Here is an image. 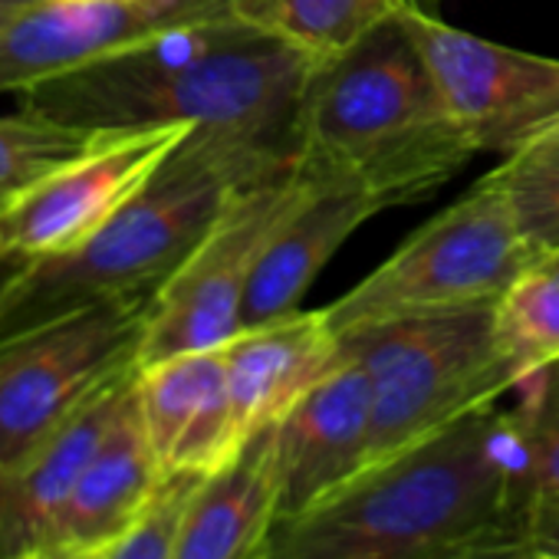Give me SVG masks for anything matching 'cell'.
<instances>
[{"label":"cell","mask_w":559,"mask_h":559,"mask_svg":"<svg viewBox=\"0 0 559 559\" xmlns=\"http://www.w3.org/2000/svg\"><path fill=\"white\" fill-rule=\"evenodd\" d=\"M317 63L234 14L158 34L21 93V109L90 132L191 126L297 155Z\"/></svg>","instance_id":"1"},{"label":"cell","mask_w":559,"mask_h":559,"mask_svg":"<svg viewBox=\"0 0 559 559\" xmlns=\"http://www.w3.org/2000/svg\"><path fill=\"white\" fill-rule=\"evenodd\" d=\"M520 405L490 402L273 530L266 559H425L523 510Z\"/></svg>","instance_id":"2"},{"label":"cell","mask_w":559,"mask_h":559,"mask_svg":"<svg viewBox=\"0 0 559 559\" xmlns=\"http://www.w3.org/2000/svg\"><path fill=\"white\" fill-rule=\"evenodd\" d=\"M297 155L191 129L152 181L80 247L17 263L0 287V346L86 307L158 294L237 188Z\"/></svg>","instance_id":"3"},{"label":"cell","mask_w":559,"mask_h":559,"mask_svg":"<svg viewBox=\"0 0 559 559\" xmlns=\"http://www.w3.org/2000/svg\"><path fill=\"white\" fill-rule=\"evenodd\" d=\"M471 155L399 14L346 57L317 67L307 86L297 162L320 178L356 181L382 207L435 194Z\"/></svg>","instance_id":"4"},{"label":"cell","mask_w":559,"mask_h":559,"mask_svg":"<svg viewBox=\"0 0 559 559\" xmlns=\"http://www.w3.org/2000/svg\"><path fill=\"white\" fill-rule=\"evenodd\" d=\"M340 356L359 362L372 385L366 467L520 385L497 340V300L405 313L340 333Z\"/></svg>","instance_id":"5"},{"label":"cell","mask_w":559,"mask_h":559,"mask_svg":"<svg viewBox=\"0 0 559 559\" xmlns=\"http://www.w3.org/2000/svg\"><path fill=\"white\" fill-rule=\"evenodd\" d=\"M533 260L503 191L484 175L323 313L340 336L405 313L500 300Z\"/></svg>","instance_id":"6"},{"label":"cell","mask_w":559,"mask_h":559,"mask_svg":"<svg viewBox=\"0 0 559 559\" xmlns=\"http://www.w3.org/2000/svg\"><path fill=\"white\" fill-rule=\"evenodd\" d=\"M313 188V171L297 158L234 191L221 217L158 287L139 346V369L221 349L240 333V307L250 273L273 230Z\"/></svg>","instance_id":"7"},{"label":"cell","mask_w":559,"mask_h":559,"mask_svg":"<svg viewBox=\"0 0 559 559\" xmlns=\"http://www.w3.org/2000/svg\"><path fill=\"white\" fill-rule=\"evenodd\" d=\"M152 300H106L0 346V467L50 438L106 382L139 369Z\"/></svg>","instance_id":"8"},{"label":"cell","mask_w":559,"mask_h":559,"mask_svg":"<svg viewBox=\"0 0 559 559\" xmlns=\"http://www.w3.org/2000/svg\"><path fill=\"white\" fill-rule=\"evenodd\" d=\"M399 24L425 60L441 103L474 152H516L559 119V60L510 50L448 27L415 0L402 4Z\"/></svg>","instance_id":"9"},{"label":"cell","mask_w":559,"mask_h":559,"mask_svg":"<svg viewBox=\"0 0 559 559\" xmlns=\"http://www.w3.org/2000/svg\"><path fill=\"white\" fill-rule=\"evenodd\" d=\"M188 132L191 126L99 132L0 211V250L27 263L80 247L152 181Z\"/></svg>","instance_id":"10"},{"label":"cell","mask_w":559,"mask_h":559,"mask_svg":"<svg viewBox=\"0 0 559 559\" xmlns=\"http://www.w3.org/2000/svg\"><path fill=\"white\" fill-rule=\"evenodd\" d=\"M230 14L234 0H31L0 27V93H24L158 34Z\"/></svg>","instance_id":"11"},{"label":"cell","mask_w":559,"mask_h":559,"mask_svg":"<svg viewBox=\"0 0 559 559\" xmlns=\"http://www.w3.org/2000/svg\"><path fill=\"white\" fill-rule=\"evenodd\" d=\"M372 385L359 362L343 359L276 421L280 523L297 520L369 461Z\"/></svg>","instance_id":"12"},{"label":"cell","mask_w":559,"mask_h":559,"mask_svg":"<svg viewBox=\"0 0 559 559\" xmlns=\"http://www.w3.org/2000/svg\"><path fill=\"white\" fill-rule=\"evenodd\" d=\"M135 376L139 369H129L106 382L50 438L14 464L0 467V559L57 543L63 510L86 464L126 412L135 392Z\"/></svg>","instance_id":"13"},{"label":"cell","mask_w":559,"mask_h":559,"mask_svg":"<svg viewBox=\"0 0 559 559\" xmlns=\"http://www.w3.org/2000/svg\"><path fill=\"white\" fill-rule=\"evenodd\" d=\"M379 211H385L382 201L356 181L313 175V188L273 230L250 273L240 307V330L297 313L323 266Z\"/></svg>","instance_id":"14"},{"label":"cell","mask_w":559,"mask_h":559,"mask_svg":"<svg viewBox=\"0 0 559 559\" xmlns=\"http://www.w3.org/2000/svg\"><path fill=\"white\" fill-rule=\"evenodd\" d=\"M135 395L165 474H211L240 448L224 346L139 369Z\"/></svg>","instance_id":"15"},{"label":"cell","mask_w":559,"mask_h":559,"mask_svg":"<svg viewBox=\"0 0 559 559\" xmlns=\"http://www.w3.org/2000/svg\"><path fill=\"white\" fill-rule=\"evenodd\" d=\"M340 362V336L323 310H297L224 346L234 431L243 444L253 431L276 425Z\"/></svg>","instance_id":"16"},{"label":"cell","mask_w":559,"mask_h":559,"mask_svg":"<svg viewBox=\"0 0 559 559\" xmlns=\"http://www.w3.org/2000/svg\"><path fill=\"white\" fill-rule=\"evenodd\" d=\"M276 526L280 454L276 425H266L194 487L181 520L178 559H266Z\"/></svg>","instance_id":"17"},{"label":"cell","mask_w":559,"mask_h":559,"mask_svg":"<svg viewBox=\"0 0 559 559\" xmlns=\"http://www.w3.org/2000/svg\"><path fill=\"white\" fill-rule=\"evenodd\" d=\"M139 379V376H135ZM165 471L145 435L139 395L132 392L126 412L86 464L57 530V543L93 552L119 536L155 497Z\"/></svg>","instance_id":"18"},{"label":"cell","mask_w":559,"mask_h":559,"mask_svg":"<svg viewBox=\"0 0 559 559\" xmlns=\"http://www.w3.org/2000/svg\"><path fill=\"white\" fill-rule=\"evenodd\" d=\"M402 4L408 0H234V17L323 67L389 24Z\"/></svg>","instance_id":"19"},{"label":"cell","mask_w":559,"mask_h":559,"mask_svg":"<svg viewBox=\"0 0 559 559\" xmlns=\"http://www.w3.org/2000/svg\"><path fill=\"white\" fill-rule=\"evenodd\" d=\"M497 340L520 385L559 362V263L536 257L507 287L497 300Z\"/></svg>","instance_id":"20"},{"label":"cell","mask_w":559,"mask_h":559,"mask_svg":"<svg viewBox=\"0 0 559 559\" xmlns=\"http://www.w3.org/2000/svg\"><path fill=\"white\" fill-rule=\"evenodd\" d=\"M487 178L503 191L513 224L536 257L559 247V119L510 152Z\"/></svg>","instance_id":"21"},{"label":"cell","mask_w":559,"mask_h":559,"mask_svg":"<svg viewBox=\"0 0 559 559\" xmlns=\"http://www.w3.org/2000/svg\"><path fill=\"white\" fill-rule=\"evenodd\" d=\"M99 132L40 119L31 112L0 116V211L37 178L80 155Z\"/></svg>","instance_id":"22"},{"label":"cell","mask_w":559,"mask_h":559,"mask_svg":"<svg viewBox=\"0 0 559 559\" xmlns=\"http://www.w3.org/2000/svg\"><path fill=\"white\" fill-rule=\"evenodd\" d=\"M204 474H165L148 507L86 559H178V536L188 500Z\"/></svg>","instance_id":"23"},{"label":"cell","mask_w":559,"mask_h":559,"mask_svg":"<svg viewBox=\"0 0 559 559\" xmlns=\"http://www.w3.org/2000/svg\"><path fill=\"white\" fill-rule=\"evenodd\" d=\"M516 392L523 418V490L526 500H559V399H549L526 379Z\"/></svg>","instance_id":"24"},{"label":"cell","mask_w":559,"mask_h":559,"mask_svg":"<svg viewBox=\"0 0 559 559\" xmlns=\"http://www.w3.org/2000/svg\"><path fill=\"white\" fill-rule=\"evenodd\" d=\"M530 507V503H526ZM513 510L441 549H435L425 559H530L536 552L533 536H530V513Z\"/></svg>","instance_id":"25"},{"label":"cell","mask_w":559,"mask_h":559,"mask_svg":"<svg viewBox=\"0 0 559 559\" xmlns=\"http://www.w3.org/2000/svg\"><path fill=\"white\" fill-rule=\"evenodd\" d=\"M530 536L543 552H559V500H530Z\"/></svg>","instance_id":"26"},{"label":"cell","mask_w":559,"mask_h":559,"mask_svg":"<svg viewBox=\"0 0 559 559\" xmlns=\"http://www.w3.org/2000/svg\"><path fill=\"white\" fill-rule=\"evenodd\" d=\"M14 559H86V549H76V546H67V543H50V546L34 549V552L14 556Z\"/></svg>","instance_id":"27"},{"label":"cell","mask_w":559,"mask_h":559,"mask_svg":"<svg viewBox=\"0 0 559 559\" xmlns=\"http://www.w3.org/2000/svg\"><path fill=\"white\" fill-rule=\"evenodd\" d=\"M533 382H536V389H539L543 395H549V399H559V362H556V366H549L546 372L533 376Z\"/></svg>","instance_id":"28"},{"label":"cell","mask_w":559,"mask_h":559,"mask_svg":"<svg viewBox=\"0 0 559 559\" xmlns=\"http://www.w3.org/2000/svg\"><path fill=\"white\" fill-rule=\"evenodd\" d=\"M21 8H27L24 0H0V27H4V24H8Z\"/></svg>","instance_id":"29"},{"label":"cell","mask_w":559,"mask_h":559,"mask_svg":"<svg viewBox=\"0 0 559 559\" xmlns=\"http://www.w3.org/2000/svg\"><path fill=\"white\" fill-rule=\"evenodd\" d=\"M14 270H17V260H14V257H8L4 250H0V287L8 284V276H11Z\"/></svg>","instance_id":"30"},{"label":"cell","mask_w":559,"mask_h":559,"mask_svg":"<svg viewBox=\"0 0 559 559\" xmlns=\"http://www.w3.org/2000/svg\"><path fill=\"white\" fill-rule=\"evenodd\" d=\"M530 559H559V552H543V549H536Z\"/></svg>","instance_id":"31"},{"label":"cell","mask_w":559,"mask_h":559,"mask_svg":"<svg viewBox=\"0 0 559 559\" xmlns=\"http://www.w3.org/2000/svg\"><path fill=\"white\" fill-rule=\"evenodd\" d=\"M539 257H549L552 263H559V247H552V250H543Z\"/></svg>","instance_id":"32"},{"label":"cell","mask_w":559,"mask_h":559,"mask_svg":"<svg viewBox=\"0 0 559 559\" xmlns=\"http://www.w3.org/2000/svg\"><path fill=\"white\" fill-rule=\"evenodd\" d=\"M24 4H31V0H24Z\"/></svg>","instance_id":"33"},{"label":"cell","mask_w":559,"mask_h":559,"mask_svg":"<svg viewBox=\"0 0 559 559\" xmlns=\"http://www.w3.org/2000/svg\"><path fill=\"white\" fill-rule=\"evenodd\" d=\"M415 4H418V0H415ZM431 4H435V0H431Z\"/></svg>","instance_id":"34"}]
</instances>
